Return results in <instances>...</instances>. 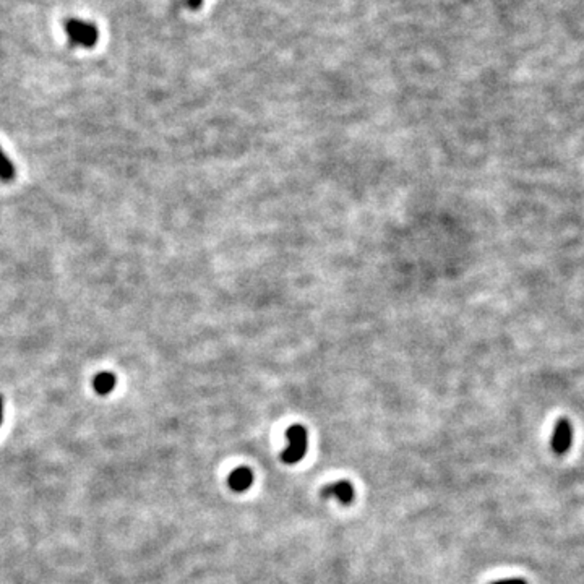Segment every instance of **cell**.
Instances as JSON below:
<instances>
[{"instance_id": "cell-1", "label": "cell", "mask_w": 584, "mask_h": 584, "mask_svg": "<svg viewBox=\"0 0 584 584\" xmlns=\"http://www.w3.org/2000/svg\"><path fill=\"white\" fill-rule=\"evenodd\" d=\"M286 438H287V448L283 451L281 460L286 465H296V462L302 461L303 456L307 453V431L306 427L301 426V424H294L286 431Z\"/></svg>"}, {"instance_id": "cell-2", "label": "cell", "mask_w": 584, "mask_h": 584, "mask_svg": "<svg viewBox=\"0 0 584 584\" xmlns=\"http://www.w3.org/2000/svg\"><path fill=\"white\" fill-rule=\"evenodd\" d=\"M65 31L72 46L94 47L99 40V31L93 23L75 20V18L65 23Z\"/></svg>"}, {"instance_id": "cell-3", "label": "cell", "mask_w": 584, "mask_h": 584, "mask_svg": "<svg viewBox=\"0 0 584 584\" xmlns=\"http://www.w3.org/2000/svg\"><path fill=\"white\" fill-rule=\"evenodd\" d=\"M573 443V426L568 419H558L552 433V450L557 455H565Z\"/></svg>"}, {"instance_id": "cell-4", "label": "cell", "mask_w": 584, "mask_h": 584, "mask_svg": "<svg viewBox=\"0 0 584 584\" xmlns=\"http://www.w3.org/2000/svg\"><path fill=\"white\" fill-rule=\"evenodd\" d=\"M322 497L323 499L335 497V499L337 501H341L342 505H349L354 501V485H352L349 481L333 482V484L323 487Z\"/></svg>"}, {"instance_id": "cell-5", "label": "cell", "mask_w": 584, "mask_h": 584, "mask_svg": "<svg viewBox=\"0 0 584 584\" xmlns=\"http://www.w3.org/2000/svg\"><path fill=\"white\" fill-rule=\"evenodd\" d=\"M228 484H229L231 489H233L234 492H237V494H240V492L249 490L253 484L252 469H250V467H247V466H239L237 469H234L229 474Z\"/></svg>"}, {"instance_id": "cell-6", "label": "cell", "mask_w": 584, "mask_h": 584, "mask_svg": "<svg viewBox=\"0 0 584 584\" xmlns=\"http://www.w3.org/2000/svg\"><path fill=\"white\" fill-rule=\"evenodd\" d=\"M115 383H117V378L112 372H99L98 375L93 378V388L94 392L101 394V397H106L115 388Z\"/></svg>"}, {"instance_id": "cell-7", "label": "cell", "mask_w": 584, "mask_h": 584, "mask_svg": "<svg viewBox=\"0 0 584 584\" xmlns=\"http://www.w3.org/2000/svg\"><path fill=\"white\" fill-rule=\"evenodd\" d=\"M15 176H17L15 164H13L10 159H8L6 151L0 148V181L12 182L13 178H15Z\"/></svg>"}, {"instance_id": "cell-8", "label": "cell", "mask_w": 584, "mask_h": 584, "mask_svg": "<svg viewBox=\"0 0 584 584\" xmlns=\"http://www.w3.org/2000/svg\"><path fill=\"white\" fill-rule=\"evenodd\" d=\"M492 584H528V581L523 578H506V579H499V581Z\"/></svg>"}, {"instance_id": "cell-9", "label": "cell", "mask_w": 584, "mask_h": 584, "mask_svg": "<svg viewBox=\"0 0 584 584\" xmlns=\"http://www.w3.org/2000/svg\"><path fill=\"white\" fill-rule=\"evenodd\" d=\"M183 3H185L190 10H197V8H200L201 3H203V0H183Z\"/></svg>"}, {"instance_id": "cell-10", "label": "cell", "mask_w": 584, "mask_h": 584, "mask_svg": "<svg viewBox=\"0 0 584 584\" xmlns=\"http://www.w3.org/2000/svg\"><path fill=\"white\" fill-rule=\"evenodd\" d=\"M3 422V397L0 394V426H2Z\"/></svg>"}]
</instances>
